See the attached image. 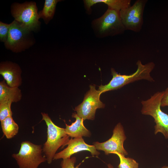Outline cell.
I'll return each instance as SVG.
<instances>
[{
    "label": "cell",
    "mask_w": 168,
    "mask_h": 168,
    "mask_svg": "<svg viewBox=\"0 0 168 168\" xmlns=\"http://www.w3.org/2000/svg\"><path fill=\"white\" fill-rule=\"evenodd\" d=\"M30 31L22 24L15 20L11 23L7 39L5 43L6 47L15 52L26 49L30 44L29 40Z\"/></svg>",
    "instance_id": "10"
},
{
    "label": "cell",
    "mask_w": 168,
    "mask_h": 168,
    "mask_svg": "<svg viewBox=\"0 0 168 168\" xmlns=\"http://www.w3.org/2000/svg\"><path fill=\"white\" fill-rule=\"evenodd\" d=\"M68 146L62 151L56 153L53 160L63 159L71 157V156L78 152L84 151L89 152L92 156H98L100 152L94 145L86 143L82 137L71 138L66 144Z\"/></svg>",
    "instance_id": "11"
},
{
    "label": "cell",
    "mask_w": 168,
    "mask_h": 168,
    "mask_svg": "<svg viewBox=\"0 0 168 168\" xmlns=\"http://www.w3.org/2000/svg\"><path fill=\"white\" fill-rule=\"evenodd\" d=\"M147 0H137L133 5L119 12L125 30L136 32L141 30L143 23V14Z\"/></svg>",
    "instance_id": "6"
},
{
    "label": "cell",
    "mask_w": 168,
    "mask_h": 168,
    "mask_svg": "<svg viewBox=\"0 0 168 168\" xmlns=\"http://www.w3.org/2000/svg\"><path fill=\"white\" fill-rule=\"evenodd\" d=\"M11 12L15 20L30 31L36 30L39 26L40 18L35 2L15 4L12 7Z\"/></svg>",
    "instance_id": "7"
},
{
    "label": "cell",
    "mask_w": 168,
    "mask_h": 168,
    "mask_svg": "<svg viewBox=\"0 0 168 168\" xmlns=\"http://www.w3.org/2000/svg\"><path fill=\"white\" fill-rule=\"evenodd\" d=\"M59 1L57 0H45L43 10L40 11L39 15L40 18H43L46 22L51 19L54 15L57 3Z\"/></svg>",
    "instance_id": "17"
},
{
    "label": "cell",
    "mask_w": 168,
    "mask_h": 168,
    "mask_svg": "<svg viewBox=\"0 0 168 168\" xmlns=\"http://www.w3.org/2000/svg\"><path fill=\"white\" fill-rule=\"evenodd\" d=\"M164 91H157L146 100H142L141 110L142 114L152 116L156 124L154 134L162 133L165 138L168 139V114L162 111L161 102Z\"/></svg>",
    "instance_id": "3"
},
{
    "label": "cell",
    "mask_w": 168,
    "mask_h": 168,
    "mask_svg": "<svg viewBox=\"0 0 168 168\" xmlns=\"http://www.w3.org/2000/svg\"><path fill=\"white\" fill-rule=\"evenodd\" d=\"M11 101H5L0 102V121L6 118L12 116V113L11 109Z\"/></svg>",
    "instance_id": "19"
},
{
    "label": "cell",
    "mask_w": 168,
    "mask_h": 168,
    "mask_svg": "<svg viewBox=\"0 0 168 168\" xmlns=\"http://www.w3.org/2000/svg\"><path fill=\"white\" fill-rule=\"evenodd\" d=\"M113 154L117 155L119 158L120 162L118 168H139V164L133 159L127 157L117 152Z\"/></svg>",
    "instance_id": "18"
},
{
    "label": "cell",
    "mask_w": 168,
    "mask_h": 168,
    "mask_svg": "<svg viewBox=\"0 0 168 168\" xmlns=\"http://www.w3.org/2000/svg\"><path fill=\"white\" fill-rule=\"evenodd\" d=\"M72 117L75 119V121L71 125L66 124L65 128L66 133L71 138L89 137L91 136V133L84 125V120L78 116L77 113L72 114Z\"/></svg>",
    "instance_id": "13"
},
{
    "label": "cell",
    "mask_w": 168,
    "mask_h": 168,
    "mask_svg": "<svg viewBox=\"0 0 168 168\" xmlns=\"http://www.w3.org/2000/svg\"><path fill=\"white\" fill-rule=\"evenodd\" d=\"M161 168H168V166H164L162 167Z\"/></svg>",
    "instance_id": "24"
},
{
    "label": "cell",
    "mask_w": 168,
    "mask_h": 168,
    "mask_svg": "<svg viewBox=\"0 0 168 168\" xmlns=\"http://www.w3.org/2000/svg\"><path fill=\"white\" fill-rule=\"evenodd\" d=\"M42 152L41 145L24 141L21 142L18 153L13 154L12 156L19 168H38L41 164L47 161L42 155Z\"/></svg>",
    "instance_id": "5"
},
{
    "label": "cell",
    "mask_w": 168,
    "mask_h": 168,
    "mask_svg": "<svg viewBox=\"0 0 168 168\" xmlns=\"http://www.w3.org/2000/svg\"><path fill=\"white\" fill-rule=\"evenodd\" d=\"M91 26L96 36L100 38L122 34L126 30L119 12L109 7L102 16L92 21Z\"/></svg>",
    "instance_id": "4"
},
{
    "label": "cell",
    "mask_w": 168,
    "mask_h": 168,
    "mask_svg": "<svg viewBox=\"0 0 168 168\" xmlns=\"http://www.w3.org/2000/svg\"><path fill=\"white\" fill-rule=\"evenodd\" d=\"M11 24H7L0 22V40L5 43L7 39Z\"/></svg>",
    "instance_id": "20"
},
{
    "label": "cell",
    "mask_w": 168,
    "mask_h": 168,
    "mask_svg": "<svg viewBox=\"0 0 168 168\" xmlns=\"http://www.w3.org/2000/svg\"><path fill=\"white\" fill-rule=\"evenodd\" d=\"M101 94L96 89L95 85H90L82 102L75 108L77 115L84 120L94 119L97 109L103 108L105 104L100 100Z\"/></svg>",
    "instance_id": "8"
},
{
    "label": "cell",
    "mask_w": 168,
    "mask_h": 168,
    "mask_svg": "<svg viewBox=\"0 0 168 168\" xmlns=\"http://www.w3.org/2000/svg\"><path fill=\"white\" fill-rule=\"evenodd\" d=\"M84 6L86 12L91 13V7L99 3H103L107 5L108 7L120 12L121 10L131 6V0H84Z\"/></svg>",
    "instance_id": "14"
},
{
    "label": "cell",
    "mask_w": 168,
    "mask_h": 168,
    "mask_svg": "<svg viewBox=\"0 0 168 168\" xmlns=\"http://www.w3.org/2000/svg\"><path fill=\"white\" fill-rule=\"evenodd\" d=\"M41 114L42 120L44 121L47 126V139L43 145V152L48 163L50 164L59 148L66 146L70 140L69 137L66 133L65 128L55 125L47 114Z\"/></svg>",
    "instance_id": "2"
},
{
    "label": "cell",
    "mask_w": 168,
    "mask_h": 168,
    "mask_svg": "<svg viewBox=\"0 0 168 168\" xmlns=\"http://www.w3.org/2000/svg\"><path fill=\"white\" fill-rule=\"evenodd\" d=\"M168 106V87L164 91V94L161 102L162 107Z\"/></svg>",
    "instance_id": "22"
},
{
    "label": "cell",
    "mask_w": 168,
    "mask_h": 168,
    "mask_svg": "<svg viewBox=\"0 0 168 168\" xmlns=\"http://www.w3.org/2000/svg\"><path fill=\"white\" fill-rule=\"evenodd\" d=\"M76 161V158L74 156L63 159L60 164L61 168H78V166H74Z\"/></svg>",
    "instance_id": "21"
},
{
    "label": "cell",
    "mask_w": 168,
    "mask_h": 168,
    "mask_svg": "<svg viewBox=\"0 0 168 168\" xmlns=\"http://www.w3.org/2000/svg\"><path fill=\"white\" fill-rule=\"evenodd\" d=\"M126 138L124 128L119 123L115 126L110 139L102 142H94L93 145L97 150L104 151L106 155L117 152L125 156L128 155V152L124 148V144Z\"/></svg>",
    "instance_id": "9"
},
{
    "label": "cell",
    "mask_w": 168,
    "mask_h": 168,
    "mask_svg": "<svg viewBox=\"0 0 168 168\" xmlns=\"http://www.w3.org/2000/svg\"><path fill=\"white\" fill-rule=\"evenodd\" d=\"M1 122L3 133L7 139L12 138L17 134L19 127L12 116L7 117Z\"/></svg>",
    "instance_id": "16"
},
{
    "label": "cell",
    "mask_w": 168,
    "mask_h": 168,
    "mask_svg": "<svg viewBox=\"0 0 168 168\" xmlns=\"http://www.w3.org/2000/svg\"><path fill=\"white\" fill-rule=\"evenodd\" d=\"M106 168H114V166L110 164H109L107 165V167Z\"/></svg>",
    "instance_id": "23"
},
{
    "label": "cell",
    "mask_w": 168,
    "mask_h": 168,
    "mask_svg": "<svg viewBox=\"0 0 168 168\" xmlns=\"http://www.w3.org/2000/svg\"><path fill=\"white\" fill-rule=\"evenodd\" d=\"M136 64L137 66V70L129 75L118 73L114 68H111L112 79L108 84L99 86L98 90L101 94L107 91L120 89L127 84L140 80H145L151 82L154 81L150 74L155 67L153 62H149L143 64L140 60H138Z\"/></svg>",
    "instance_id": "1"
},
{
    "label": "cell",
    "mask_w": 168,
    "mask_h": 168,
    "mask_svg": "<svg viewBox=\"0 0 168 168\" xmlns=\"http://www.w3.org/2000/svg\"><path fill=\"white\" fill-rule=\"evenodd\" d=\"M22 94L18 87H12L8 86L4 80L0 82V102L11 101L12 102L19 101Z\"/></svg>",
    "instance_id": "15"
},
{
    "label": "cell",
    "mask_w": 168,
    "mask_h": 168,
    "mask_svg": "<svg viewBox=\"0 0 168 168\" xmlns=\"http://www.w3.org/2000/svg\"><path fill=\"white\" fill-rule=\"evenodd\" d=\"M21 70L16 64L11 62L2 63L0 65V74L11 87H19L22 83Z\"/></svg>",
    "instance_id": "12"
}]
</instances>
